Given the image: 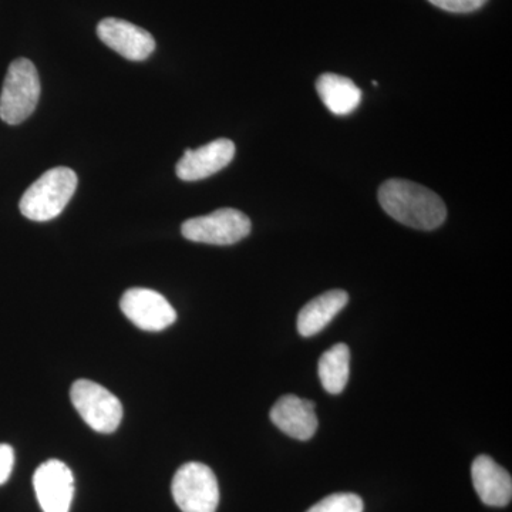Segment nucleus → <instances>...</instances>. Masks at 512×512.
Listing matches in <instances>:
<instances>
[{"mask_svg": "<svg viewBox=\"0 0 512 512\" xmlns=\"http://www.w3.org/2000/svg\"><path fill=\"white\" fill-rule=\"evenodd\" d=\"M384 211L406 227L433 231L447 218V208L436 192L407 180H389L380 187Z\"/></svg>", "mask_w": 512, "mask_h": 512, "instance_id": "f257e3e1", "label": "nucleus"}, {"mask_svg": "<svg viewBox=\"0 0 512 512\" xmlns=\"http://www.w3.org/2000/svg\"><path fill=\"white\" fill-rule=\"evenodd\" d=\"M77 181V174L67 167L46 171L23 194L19 204L23 217L37 222L59 217L72 200Z\"/></svg>", "mask_w": 512, "mask_h": 512, "instance_id": "f03ea898", "label": "nucleus"}, {"mask_svg": "<svg viewBox=\"0 0 512 512\" xmlns=\"http://www.w3.org/2000/svg\"><path fill=\"white\" fill-rule=\"evenodd\" d=\"M40 99V80L35 64L29 59L10 63L0 94V119L18 126L32 116Z\"/></svg>", "mask_w": 512, "mask_h": 512, "instance_id": "7ed1b4c3", "label": "nucleus"}, {"mask_svg": "<svg viewBox=\"0 0 512 512\" xmlns=\"http://www.w3.org/2000/svg\"><path fill=\"white\" fill-rule=\"evenodd\" d=\"M171 493L183 512H215L220 504L217 477L210 467L201 463H187L178 468Z\"/></svg>", "mask_w": 512, "mask_h": 512, "instance_id": "20e7f679", "label": "nucleus"}, {"mask_svg": "<svg viewBox=\"0 0 512 512\" xmlns=\"http://www.w3.org/2000/svg\"><path fill=\"white\" fill-rule=\"evenodd\" d=\"M70 397L74 409L87 426L97 433L109 434L119 429L123 420V406L106 387L90 380H77L70 390Z\"/></svg>", "mask_w": 512, "mask_h": 512, "instance_id": "39448f33", "label": "nucleus"}, {"mask_svg": "<svg viewBox=\"0 0 512 512\" xmlns=\"http://www.w3.org/2000/svg\"><path fill=\"white\" fill-rule=\"evenodd\" d=\"M251 228V220L244 212L234 208H222L212 214L185 221L181 232L188 241L210 245H232L247 238Z\"/></svg>", "mask_w": 512, "mask_h": 512, "instance_id": "423d86ee", "label": "nucleus"}, {"mask_svg": "<svg viewBox=\"0 0 512 512\" xmlns=\"http://www.w3.org/2000/svg\"><path fill=\"white\" fill-rule=\"evenodd\" d=\"M120 308L130 322L148 332H160L177 320L171 303L153 289H128L121 298Z\"/></svg>", "mask_w": 512, "mask_h": 512, "instance_id": "0eeeda50", "label": "nucleus"}, {"mask_svg": "<svg viewBox=\"0 0 512 512\" xmlns=\"http://www.w3.org/2000/svg\"><path fill=\"white\" fill-rule=\"evenodd\" d=\"M33 487L43 512H69L74 497L72 470L60 460L37 467Z\"/></svg>", "mask_w": 512, "mask_h": 512, "instance_id": "6e6552de", "label": "nucleus"}, {"mask_svg": "<svg viewBox=\"0 0 512 512\" xmlns=\"http://www.w3.org/2000/svg\"><path fill=\"white\" fill-rule=\"evenodd\" d=\"M97 36L104 45L131 62H141L156 50V40L147 30L126 20L107 18L97 26Z\"/></svg>", "mask_w": 512, "mask_h": 512, "instance_id": "1a4fd4ad", "label": "nucleus"}, {"mask_svg": "<svg viewBox=\"0 0 512 512\" xmlns=\"http://www.w3.org/2000/svg\"><path fill=\"white\" fill-rule=\"evenodd\" d=\"M235 157V144L228 138H218L197 150H185L175 171L183 181H200L220 173Z\"/></svg>", "mask_w": 512, "mask_h": 512, "instance_id": "9d476101", "label": "nucleus"}, {"mask_svg": "<svg viewBox=\"0 0 512 512\" xmlns=\"http://www.w3.org/2000/svg\"><path fill=\"white\" fill-rule=\"evenodd\" d=\"M269 416L279 430L295 440H311L318 430L315 403L295 394L282 396L272 407Z\"/></svg>", "mask_w": 512, "mask_h": 512, "instance_id": "9b49d317", "label": "nucleus"}, {"mask_svg": "<svg viewBox=\"0 0 512 512\" xmlns=\"http://www.w3.org/2000/svg\"><path fill=\"white\" fill-rule=\"evenodd\" d=\"M471 478L478 497L490 507H505L512 497L510 473L490 456H478L471 466Z\"/></svg>", "mask_w": 512, "mask_h": 512, "instance_id": "f8f14e48", "label": "nucleus"}, {"mask_svg": "<svg viewBox=\"0 0 512 512\" xmlns=\"http://www.w3.org/2000/svg\"><path fill=\"white\" fill-rule=\"evenodd\" d=\"M349 302L348 292L329 291L306 303L298 315V332L303 338L318 335Z\"/></svg>", "mask_w": 512, "mask_h": 512, "instance_id": "ddd939ff", "label": "nucleus"}, {"mask_svg": "<svg viewBox=\"0 0 512 512\" xmlns=\"http://www.w3.org/2000/svg\"><path fill=\"white\" fill-rule=\"evenodd\" d=\"M320 99L336 116H346L359 107L362 90L349 77L339 74L325 73L316 82Z\"/></svg>", "mask_w": 512, "mask_h": 512, "instance_id": "4468645a", "label": "nucleus"}, {"mask_svg": "<svg viewBox=\"0 0 512 512\" xmlns=\"http://www.w3.org/2000/svg\"><path fill=\"white\" fill-rule=\"evenodd\" d=\"M318 373L323 389L330 394H339L349 382L350 350L345 343H338L323 353L319 360Z\"/></svg>", "mask_w": 512, "mask_h": 512, "instance_id": "2eb2a0df", "label": "nucleus"}, {"mask_svg": "<svg viewBox=\"0 0 512 512\" xmlns=\"http://www.w3.org/2000/svg\"><path fill=\"white\" fill-rule=\"evenodd\" d=\"M306 512H363V501L352 493L332 494Z\"/></svg>", "mask_w": 512, "mask_h": 512, "instance_id": "dca6fc26", "label": "nucleus"}, {"mask_svg": "<svg viewBox=\"0 0 512 512\" xmlns=\"http://www.w3.org/2000/svg\"><path fill=\"white\" fill-rule=\"evenodd\" d=\"M431 5L451 13H470L483 8L487 0H429Z\"/></svg>", "mask_w": 512, "mask_h": 512, "instance_id": "f3484780", "label": "nucleus"}, {"mask_svg": "<svg viewBox=\"0 0 512 512\" xmlns=\"http://www.w3.org/2000/svg\"><path fill=\"white\" fill-rule=\"evenodd\" d=\"M15 466V451L9 444H0V485L8 483Z\"/></svg>", "mask_w": 512, "mask_h": 512, "instance_id": "a211bd4d", "label": "nucleus"}]
</instances>
